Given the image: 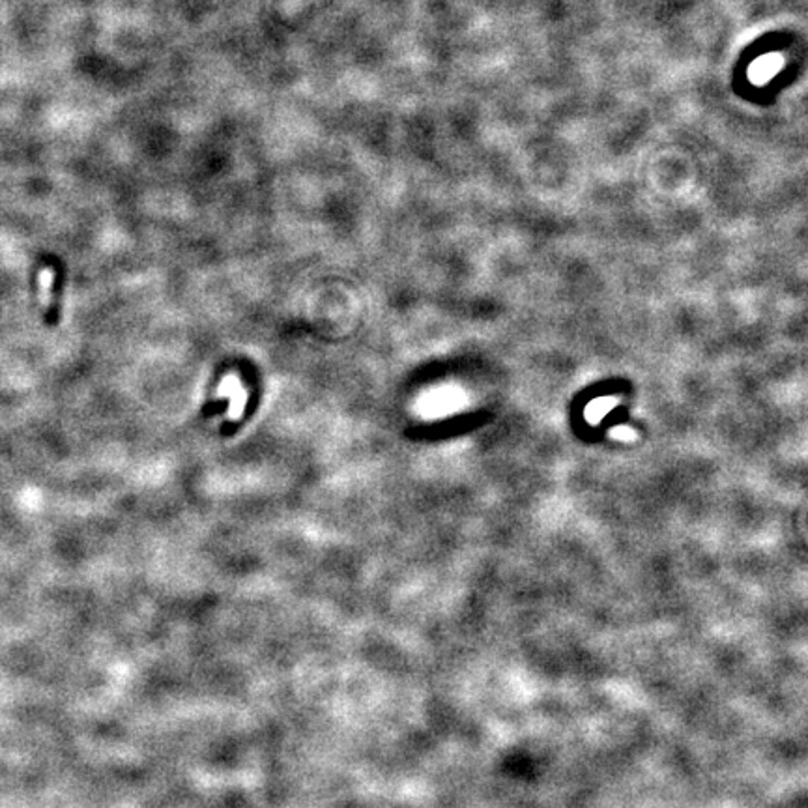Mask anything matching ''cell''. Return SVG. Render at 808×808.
Returning a JSON list of instances; mask_svg holds the SVG:
<instances>
[{"label":"cell","mask_w":808,"mask_h":808,"mask_svg":"<svg viewBox=\"0 0 808 808\" xmlns=\"http://www.w3.org/2000/svg\"><path fill=\"white\" fill-rule=\"evenodd\" d=\"M782 68V56L778 54H767L761 56L750 68V79L754 83H767L776 71Z\"/></svg>","instance_id":"obj_1"},{"label":"cell","mask_w":808,"mask_h":808,"mask_svg":"<svg viewBox=\"0 0 808 808\" xmlns=\"http://www.w3.org/2000/svg\"><path fill=\"white\" fill-rule=\"evenodd\" d=\"M40 281H42L43 301H45V303H49V294H51V289H53V270L43 268L42 275H40Z\"/></svg>","instance_id":"obj_2"}]
</instances>
